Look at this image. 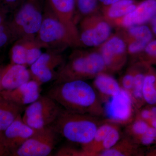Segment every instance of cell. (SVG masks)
<instances>
[{
	"instance_id": "484cf974",
	"label": "cell",
	"mask_w": 156,
	"mask_h": 156,
	"mask_svg": "<svg viewBox=\"0 0 156 156\" xmlns=\"http://www.w3.org/2000/svg\"><path fill=\"white\" fill-rule=\"evenodd\" d=\"M120 138L121 134L119 128L116 124H115L105 138L101 144L100 152L113 147L121 139Z\"/></svg>"
},
{
	"instance_id": "1f68e13d",
	"label": "cell",
	"mask_w": 156,
	"mask_h": 156,
	"mask_svg": "<svg viewBox=\"0 0 156 156\" xmlns=\"http://www.w3.org/2000/svg\"><path fill=\"white\" fill-rule=\"evenodd\" d=\"M10 155L9 152L4 144L2 136V132H0V156Z\"/></svg>"
},
{
	"instance_id": "cb8c5ba5",
	"label": "cell",
	"mask_w": 156,
	"mask_h": 156,
	"mask_svg": "<svg viewBox=\"0 0 156 156\" xmlns=\"http://www.w3.org/2000/svg\"><path fill=\"white\" fill-rule=\"evenodd\" d=\"M150 126L145 121L135 118L134 122L128 126L127 129L128 136L136 143L140 137L146 133Z\"/></svg>"
},
{
	"instance_id": "603a6c76",
	"label": "cell",
	"mask_w": 156,
	"mask_h": 156,
	"mask_svg": "<svg viewBox=\"0 0 156 156\" xmlns=\"http://www.w3.org/2000/svg\"><path fill=\"white\" fill-rule=\"evenodd\" d=\"M143 95L146 103L156 105V70L151 65L148 66L146 73Z\"/></svg>"
},
{
	"instance_id": "ac0fdd59",
	"label": "cell",
	"mask_w": 156,
	"mask_h": 156,
	"mask_svg": "<svg viewBox=\"0 0 156 156\" xmlns=\"http://www.w3.org/2000/svg\"><path fill=\"white\" fill-rule=\"evenodd\" d=\"M94 79L93 87L101 100L104 103L118 94L122 89L118 81L108 73H101Z\"/></svg>"
},
{
	"instance_id": "8fae6325",
	"label": "cell",
	"mask_w": 156,
	"mask_h": 156,
	"mask_svg": "<svg viewBox=\"0 0 156 156\" xmlns=\"http://www.w3.org/2000/svg\"><path fill=\"white\" fill-rule=\"evenodd\" d=\"M34 130L23 122L21 115H20L5 131L2 136L5 146L11 155L29 138Z\"/></svg>"
},
{
	"instance_id": "7402d4cb",
	"label": "cell",
	"mask_w": 156,
	"mask_h": 156,
	"mask_svg": "<svg viewBox=\"0 0 156 156\" xmlns=\"http://www.w3.org/2000/svg\"><path fill=\"white\" fill-rule=\"evenodd\" d=\"M137 144L128 136L120 139L113 147L101 152L97 156H126L137 154H139Z\"/></svg>"
},
{
	"instance_id": "4fadbf2b",
	"label": "cell",
	"mask_w": 156,
	"mask_h": 156,
	"mask_svg": "<svg viewBox=\"0 0 156 156\" xmlns=\"http://www.w3.org/2000/svg\"><path fill=\"white\" fill-rule=\"evenodd\" d=\"M40 86L36 81L30 80L13 90L0 91V96L25 106L40 97Z\"/></svg>"
},
{
	"instance_id": "836d02e7",
	"label": "cell",
	"mask_w": 156,
	"mask_h": 156,
	"mask_svg": "<svg viewBox=\"0 0 156 156\" xmlns=\"http://www.w3.org/2000/svg\"><path fill=\"white\" fill-rule=\"evenodd\" d=\"M1 1L5 5L9 7H13L16 5L18 0H1Z\"/></svg>"
},
{
	"instance_id": "d4e9b609",
	"label": "cell",
	"mask_w": 156,
	"mask_h": 156,
	"mask_svg": "<svg viewBox=\"0 0 156 156\" xmlns=\"http://www.w3.org/2000/svg\"><path fill=\"white\" fill-rule=\"evenodd\" d=\"M139 54L140 62L150 65L156 64V39L149 42Z\"/></svg>"
},
{
	"instance_id": "3957f363",
	"label": "cell",
	"mask_w": 156,
	"mask_h": 156,
	"mask_svg": "<svg viewBox=\"0 0 156 156\" xmlns=\"http://www.w3.org/2000/svg\"><path fill=\"white\" fill-rule=\"evenodd\" d=\"M106 72V66L98 51L80 53L73 56L60 70L55 84L67 81L86 80Z\"/></svg>"
},
{
	"instance_id": "9a60e30c",
	"label": "cell",
	"mask_w": 156,
	"mask_h": 156,
	"mask_svg": "<svg viewBox=\"0 0 156 156\" xmlns=\"http://www.w3.org/2000/svg\"><path fill=\"white\" fill-rule=\"evenodd\" d=\"M30 73L24 65H10L3 70L0 91L16 89L30 80Z\"/></svg>"
},
{
	"instance_id": "d6986e66",
	"label": "cell",
	"mask_w": 156,
	"mask_h": 156,
	"mask_svg": "<svg viewBox=\"0 0 156 156\" xmlns=\"http://www.w3.org/2000/svg\"><path fill=\"white\" fill-rule=\"evenodd\" d=\"M138 2L136 0H122L111 5L101 8V14L112 26L115 21L134 11Z\"/></svg>"
},
{
	"instance_id": "9c48e42d",
	"label": "cell",
	"mask_w": 156,
	"mask_h": 156,
	"mask_svg": "<svg viewBox=\"0 0 156 156\" xmlns=\"http://www.w3.org/2000/svg\"><path fill=\"white\" fill-rule=\"evenodd\" d=\"M119 34L126 43L128 54L138 55L153 40V33L147 26H132L121 28Z\"/></svg>"
},
{
	"instance_id": "44dd1931",
	"label": "cell",
	"mask_w": 156,
	"mask_h": 156,
	"mask_svg": "<svg viewBox=\"0 0 156 156\" xmlns=\"http://www.w3.org/2000/svg\"><path fill=\"white\" fill-rule=\"evenodd\" d=\"M150 65L140 61L134 76V86L131 94L134 106L140 108L145 103L143 95V87L146 73Z\"/></svg>"
},
{
	"instance_id": "2e32d148",
	"label": "cell",
	"mask_w": 156,
	"mask_h": 156,
	"mask_svg": "<svg viewBox=\"0 0 156 156\" xmlns=\"http://www.w3.org/2000/svg\"><path fill=\"white\" fill-rule=\"evenodd\" d=\"M60 58L53 57L48 53H43L31 65V71L39 84L50 82L54 77V69L61 64Z\"/></svg>"
},
{
	"instance_id": "7c38bea8",
	"label": "cell",
	"mask_w": 156,
	"mask_h": 156,
	"mask_svg": "<svg viewBox=\"0 0 156 156\" xmlns=\"http://www.w3.org/2000/svg\"><path fill=\"white\" fill-rule=\"evenodd\" d=\"M156 16V0H143L138 2L134 11L115 21L112 26L121 28L143 25Z\"/></svg>"
},
{
	"instance_id": "e575fe53",
	"label": "cell",
	"mask_w": 156,
	"mask_h": 156,
	"mask_svg": "<svg viewBox=\"0 0 156 156\" xmlns=\"http://www.w3.org/2000/svg\"><path fill=\"white\" fill-rule=\"evenodd\" d=\"M150 22L151 28V30L153 33L156 36V16L151 20Z\"/></svg>"
},
{
	"instance_id": "6da1fadb",
	"label": "cell",
	"mask_w": 156,
	"mask_h": 156,
	"mask_svg": "<svg viewBox=\"0 0 156 156\" xmlns=\"http://www.w3.org/2000/svg\"><path fill=\"white\" fill-rule=\"evenodd\" d=\"M63 109L95 116L104 115L103 107L93 86L76 80L55 84L47 95Z\"/></svg>"
},
{
	"instance_id": "ab89813d",
	"label": "cell",
	"mask_w": 156,
	"mask_h": 156,
	"mask_svg": "<svg viewBox=\"0 0 156 156\" xmlns=\"http://www.w3.org/2000/svg\"><path fill=\"white\" fill-rule=\"evenodd\" d=\"M78 0H75V4L76 3V2H77Z\"/></svg>"
},
{
	"instance_id": "d6a6232c",
	"label": "cell",
	"mask_w": 156,
	"mask_h": 156,
	"mask_svg": "<svg viewBox=\"0 0 156 156\" xmlns=\"http://www.w3.org/2000/svg\"><path fill=\"white\" fill-rule=\"evenodd\" d=\"M120 1L122 0H98V4L100 9L103 7L111 5Z\"/></svg>"
},
{
	"instance_id": "4316f807",
	"label": "cell",
	"mask_w": 156,
	"mask_h": 156,
	"mask_svg": "<svg viewBox=\"0 0 156 156\" xmlns=\"http://www.w3.org/2000/svg\"><path fill=\"white\" fill-rule=\"evenodd\" d=\"M76 4L80 13L87 16L98 13L100 8L98 0H78Z\"/></svg>"
},
{
	"instance_id": "ffe728a7",
	"label": "cell",
	"mask_w": 156,
	"mask_h": 156,
	"mask_svg": "<svg viewBox=\"0 0 156 156\" xmlns=\"http://www.w3.org/2000/svg\"><path fill=\"white\" fill-rule=\"evenodd\" d=\"M25 108L0 96V132L5 131L24 112Z\"/></svg>"
},
{
	"instance_id": "ba28073f",
	"label": "cell",
	"mask_w": 156,
	"mask_h": 156,
	"mask_svg": "<svg viewBox=\"0 0 156 156\" xmlns=\"http://www.w3.org/2000/svg\"><path fill=\"white\" fill-rule=\"evenodd\" d=\"M98 51L104 61L107 73H115L121 70L127 62V47L119 34L112 35L99 46Z\"/></svg>"
},
{
	"instance_id": "277c9868",
	"label": "cell",
	"mask_w": 156,
	"mask_h": 156,
	"mask_svg": "<svg viewBox=\"0 0 156 156\" xmlns=\"http://www.w3.org/2000/svg\"><path fill=\"white\" fill-rule=\"evenodd\" d=\"M62 108L48 95L41 96L26 107L22 117L23 122L34 130L53 125Z\"/></svg>"
},
{
	"instance_id": "7a4b0ae2",
	"label": "cell",
	"mask_w": 156,
	"mask_h": 156,
	"mask_svg": "<svg viewBox=\"0 0 156 156\" xmlns=\"http://www.w3.org/2000/svg\"><path fill=\"white\" fill-rule=\"evenodd\" d=\"M101 124L96 116L62 108L53 125L58 134L69 141L81 144L83 147L92 141Z\"/></svg>"
},
{
	"instance_id": "8d00e7d4",
	"label": "cell",
	"mask_w": 156,
	"mask_h": 156,
	"mask_svg": "<svg viewBox=\"0 0 156 156\" xmlns=\"http://www.w3.org/2000/svg\"><path fill=\"white\" fill-rule=\"evenodd\" d=\"M4 19H5L4 13L2 12V11H0V26L5 22Z\"/></svg>"
},
{
	"instance_id": "30bf717a",
	"label": "cell",
	"mask_w": 156,
	"mask_h": 156,
	"mask_svg": "<svg viewBox=\"0 0 156 156\" xmlns=\"http://www.w3.org/2000/svg\"><path fill=\"white\" fill-rule=\"evenodd\" d=\"M41 14L31 2L25 4L18 11L9 27L13 33L18 28L26 33L33 34L39 31L42 23Z\"/></svg>"
},
{
	"instance_id": "f546056e",
	"label": "cell",
	"mask_w": 156,
	"mask_h": 156,
	"mask_svg": "<svg viewBox=\"0 0 156 156\" xmlns=\"http://www.w3.org/2000/svg\"><path fill=\"white\" fill-rule=\"evenodd\" d=\"M13 34L9 25L5 22L0 26V48L6 45L9 42L10 36Z\"/></svg>"
},
{
	"instance_id": "d590c367",
	"label": "cell",
	"mask_w": 156,
	"mask_h": 156,
	"mask_svg": "<svg viewBox=\"0 0 156 156\" xmlns=\"http://www.w3.org/2000/svg\"><path fill=\"white\" fill-rule=\"evenodd\" d=\"M148 124L150 125L151 127H153V128H156V115L152 119H151L148 122Z\"/></svg>"
},
{
	"instance_id": "f1b7e54d",
	"label": "cell",
	"mask_w": 156,
	"mask_h": 156,
	"mask_svg": "<svg viewBox=\"0 0 156 156\" xmlns=\"http://www.w3.org/2000/svg\"><path fill=\"white\" fill-rule=\"evenodd\" d=\"M27 49L22 45H14L11 51V61L13 64H27Z\"/></svg>"
},
{
	"instance_id": "4dcf8cb0",
	"label": "cell",
	"mask_w": 156,
	"mask_h": 156,
	"mask_svg": "<svg viewBox=\"0 0 156 156\" xmlns=\"http://www.w3.org/2000/svg\"><path fill=\"white\" fill-rule=\"evenodd\" d=\"M41 54V51L38 48H34L27 49V64L31 65L33 64L37 60Z\"/></svg>"
},
{
	"instance_id": "f35d334b",
	"label": "cell",
	"mask_w": 156,
	"mask_h": 156,
	"mask_svg": "<svg viewBox=\"0 0 156 156\" xmlns=\"http://www.w3.org/2000/svg\"><path fill=\"white\" fill-rule=\"evenodd\" d=\"M4 69H0V83H1V79H2V75Z\"/></svg>"
},
{
	"instance_id": "74e56055",
	"label": "cell",
	"mask_w": 156,
	"mask_h": 156,
	"mask_svg": "<svg viewBox=\"0 0 156 156\" xmlns=\"http://www.w3.org/2000/svg\"><path fill=\"white\" fill-rule=\"evenodd\" d=\"M147 156H156V148L149 153L147 154Z\"/></svg>"
},
{
	"instance_id": "5bb4252c",
	"label": "cell",
	"mask_w": 156,
	"mask_h": 156,
	"mask_svg": "<svg viewBox=\"0 0 156 156\" xmlns=\"http://www.w3.org/2000/svg\"><path fill=\"white\" fill-rule=\"evenodd\" d=\"M52 8L58 15L59 20L67 28L74 44L80 42V35L73 22L75 0H49Z\"/></svg>"
},
{
	"instance_id": "5b68a950",
	"label": "cell",
	"mask_w": 156,
	"mask_h": 156,
	"mask_svg": "<svg viewBox=\"0 0 156 156\" xmlns=\"http://www.w3.org/2000/svg\"><path fill=\"white\" fill-rule=\"evenodd\" d=\"M58 135L53 125L34 130L33 134L11 156L49 155L57 144Z\"/></svg>"
},
{
	"instance_id": "83f0119b",
	"label": "cell",
	"mask_w": 156,
	"mask_h": 156,
	"mask_svg": "<svg viewBox=\"0 0 156 156\" xmlns=\"http://www.w3.org/2000/svg\"><path fill=\"white\" fill-rule=\"evenodd\" d=\"M137 67V62L132 65L128 69L121 80V83L120 84L121 87L128 91L131 95L133 90L134 76Z\"/></svg>"
},
{
	"instance_id": "52a82bcc",
	"label": "cell",
	"mask_w": 156,
	"mask_h": 156,
	"mask_svg": "<svg viewBox=\"0 0 156 156\" xmlns=\"http://www.w3.org/2000/svg\"><path fill=\"white\" fill-rule=\"evenodd\" d=\"M81 26L80 41L88 47L99 46L112 35V26L98 12L87 16Z\"/></svg>"
},
{
	"instance_id": "e0dca14e",
	"label": "cell",
	"mask_w": 156,
	"mask_h": 156,
	"mask_svg": "<svg viewBox=\"0 0 156 156\" xmlns=\"http://www.w3.org/2000/svg\"><path fill=\"white\" fill-rule=\"evenodd\" d=\"M40 38L45 43H51L64 40L73 44L65 26L53 18H48L43 21L39 30Z\"/></svg>"
},
{
	"instance_id": "8992f818",
	"label": "cell",
	"mask_w": 156,
	"mask_h": 156,
	"mask_svg": "<svg viewBox=\"0 0 156 156\" xmlns=\"http://www.w3.org/2000/svg\"><path fill=\"white\" fill-rule=\"evenodd\" d=\"M104 115L107 121L118 124L131 122L134 119V106L131 94L122 88L117 95L105 102Z\"/></svg>"
}]
</instances>
